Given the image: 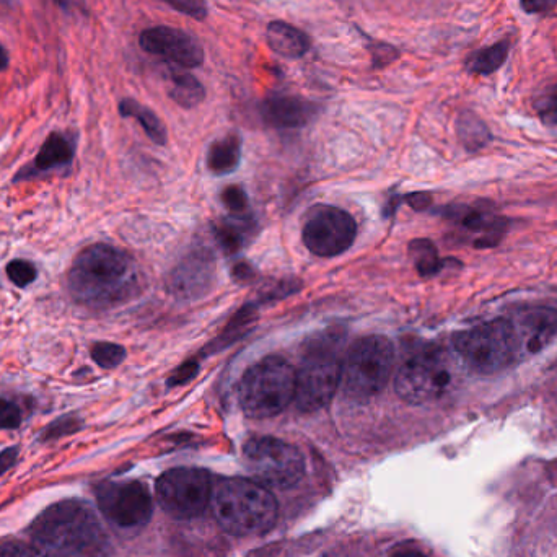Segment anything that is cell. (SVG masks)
I'll use <instances>...</instances> for the list:
<instances>
[{
    "mask_svg": "<svg viewBox=\"0 0 557 557\" xmlns=\"http://www.w3.org/2000/svg\"><path fill=\"white\" fill-rule=\"evenodd\" d=\"M512 49V40L504 38L497 43L487 46V48L478 49L471 53L465 61V69L471 75H487L494 74L504 66L510 56Z\"/></svg>",
    "mask_w": 557,
    "mask_h": 557,
    "instance_id": "d6986e66",
    "label": "cell"
},
{
    "mask_svg": "<svg viewBox=\"0 0 557 557\" xmlns=\"http://www.w3.org/2000/svg\"><path fill=\"white\" fill-rule=\"evenodd\" d=\"M0 557H48L40 546L23 543V541H9L0 544Z\"/></svg>",
    "mask_w": 557,
    "mask_h": 557,
    "instance_id": "d6a6232c",
    "label": "cell"
},
{
    "mask_svg": "<svg viewBox=\"0 0 557 557\" xmlns=\"http://www.w3.org/2000/svg\"><path fill=\"white\" fill-rule=\"evenodd\" d=\"M457 132L461 144L471 152L483 149L484 145L491 142V131L483 119L473 111H463L457 119Z\"/></svg>",
    "mask_w": 557,
    "mask_h": 557,
    "instance_id": "d4e9b609",
    "label": "cell"
},
{
    "mask_svg": "<svg viewBox=\"0 0 557 557\" xmlns=\"http://www.w3.org/2000/svg\"><path fill=\"white\" fill-rule=\"evenodd\" d=\"M269 48L286 59H300L310 49V38L286 22H272L266 31Z\"/></svg>",
    "mask_w": 557,
    "mask_h": 557,
    "instance_id": "ac0fdd59",
    "label": "cell"
},
{
    "mask_svg": "<svg viewBox=\"0 0 557 557\" xmlns=\"http://www.w3.org/2000/svg\"><path fill=\"white\" fill-rule=\"evenodd\" d=\"M101 514L121 530H139L149 523L152 497L139 481L101 484L97 494Z\"/></svg>",
    "mask_w": 557,
    "mask_h": 557,
    "instance_id": "7c38bea8",
    "label": "cell"
},
{
    "mask_svg": "<svg viewBox=\"0 0 557 557\" xmlns=\"http://www.w3.org/2000/svg\"><path fill=\"white\" fill-rule=\"evenodd\" d=\"M452 383L450 360L437 349H426L404 360L396 373V393L408 404L437 400Z\"/></svg>",
    "mask_w": 557,
    "mask_h": 557,
    "instance_id": "9c48e42d",
    "label": "cell"
},
{
    "mask_svg": "<svg viewBox=\"0 0 557 557\" xmlns=\"http://www.w3.org/2000/svg\"><path fill=\"white\" fill-rule=\"evenodd\" d=\"M259 113L264 123L271 128L299 129L315 118L318 106L300 97L274 95L261 103Z\"/></svg>",
    "mask_w": 557,
    "mask_h": 557,
    "instance_id": "2e32d148",
    "label": "cell"
},
{
    "mask_svg": "<svg viewBox=\"0 0 557 557\" xmlns=\"http://www.w3.org/2000/svg\"><path fill=\"white\" fill-rule=\"evenodd\" d=\"M23 421L20 406L14 401L0 398V430L17 429Z\"/></svg>",
    "mask_w": 557,
    "mask_h": 557,
    "instance_id": "836d02e7",
    "label": "cell"
},
{
    "mask_svg": "<svg viewBox=\"0 0 557 557\" xmlns=\"http://www.w3.org/2000/svg\"><path fill=\"white\" fill-rule=\"evenodd\" d=\"M74 155V144L67 137L54 132L41 145L40 154L36 155V172H49L64 165H71Z\"/></svg>",
    "mask_w": 557,
    "mask_h": 557,
    "instance_id": "44dd1931",
    "label": "cell"
},
{
    "mask_svg": "<svg viewBox=\"0 0 557 557\" xmlns=\"http://www.w3.org/2000/svg\"><path fill=\"white\" fill-rule=\"evenodd\" d=\"M7 276H9L12 284L20 287V289H25V287L30 286V284L36 281L38 271H36L35 266H33L30 261H25V259H14V261L7 266Z\"/></svg>",
    "mask_w": 557,
    "mask_h": 557,
    "instance_id": "4dcf8cb0",
    "label": "cell"
},
{
    "mask_svg": "<svg viewBox=\"0 0 557 557\" xmlns=\"http://www.w3.org/2000/svg\"><path fill=\"white\" fill-rule=\"evenodd\" d=\"M119 115L123 118H134L139 121L145 134L150 137V141L155 142L157 145L167 144L168 134L165 129V124L160 121L154 111L141 105L139 101L132 100V98H124L119 103Z\"/></svg>",
    "mask_w": 557,
    "mask_h": 557,
    "instance_id": "603a6c76",
    "label": "cell"
},
{
    "mask_svg": "<svg viewBox=\"0 0 557 557\" xmlns=\"http://www.w3.org/2000/svg\"><path fill=\"white\" fill-rule=\"evenodd\" d=\"M92 359L101 369H116L126 359V349L119 344L97 343L92 347Z\"/></svg>",
    "mask_w": 557,
    "mask_h": 557,
    "instance_id": "83f0119b",
    "label": "cell"
},
{
    "mask_svg": "<svg viewBox=\"0 0 557 557\" xmlns=\"http://www.w3.org/2000/svg\"><path fill=\"white\" fill-rule=\"evenodd\" d=\"M395 362L393 344L383 336H365L347 352L343 362L344 393L356 403H367L385 388Z\"/></svg>",
    "mask_w": 557,
    "mask_h": 557,
    "instance_id": "8992f818",
    "label": "cell"
},
{
    "mask_svg": "<svg viewBox=\"0 0 557 557\" xmlns=\"http://www.w3.org/2000/svg\"><path fill=\"white\" fill-rule=\"evenodd\" d=\"M509 321L517 341L518 356L540 354L557 339L556 308H523Z\"/></svg>",
    "mask_w": 557,
    "mask_h": 557,
    "instance_id": "5bb4252c",
    "label": "cell"
},
{
    "mask_svg": "<svg viewBox=\"0 0 557 557\" xmlns=\"http://www.w3.org/2000/svg\"><path fill=\"white\" fill-rule=\"evenodd\" d=\"M82 427V419L77 414L71 413L61 416L56 421L51 422L48 427H44L41 432V440L43 442H51V440L62 439L67 435H72Z\"/></svg>",
    "mask_w": 557,
    "mask_h": 557,
    "instance_id": "f546056e",
    "label": "cell"
},
{
    "mask_svg": "<svg viewBox=\"0 0 557 557\" xmlns=\"http://www.w3.org/2000/svg\"><path fill=\"white\" fill-rule=\"evenodd\" d=\"M356 235V220L338 207L318 204L305 215L303 243L310 253L320 258L343 255L351 248Z\"/></svg>",
    "mask_w": 557,
    "mask_h": 557,
    "instance_id": "8fae6325",
    "label": "cell"
},
{
    "mask_svg": "<svg viewBox=\"0 0 557 557\" xmlns=\"http://www.w3.org/2000/svg\"><path fill=\"white\" fill-rule=\"evenodd\" d=\"M453 346L471 370L483 375L509 369L520 357L509 318L463 329L453 336Z\"/></svg>",
    "mask_w": 557,
    "mask_h": 557,
    "instance_id": "52a82bcc",
    "label": "cell"
},
{
    "mask_svg": "<svg viewBox=\"0 0 557 557\" xmlns=\"http://www.w3.org/2000/svg\"><path fill=\"white\" fill-rule=\"evenodd\" d=\"M246 468L256 483L290 489L302 481L305 460L299 448L276 437H253L243 447Z\"/></svg>",
    "mask_w": 557,
    "mask_h": 557,
    "instance_id": "ba28073f",
    "label": "cell"
},
{
    "mask_svg": "<svg viewBox=\"0 0 557 557\" xmlns=\"http://www.w3.org/2000/svg\"><path fill=\"white\" fill-rule=\"evenodd\" d=\"M533 108L544 124L557 126V82L549 85L535 98Z\"/></svg>",
    "mask_w": 557,
    "mask_h": 557,
    "instance_id": "f1b7e54d",
    "label": "cell"
},
{
    "mask_svg": "<svg viewBox=\"0 0 557 557\" xmlns=\"http://www.w3.org/2000/svg\"><path fill=\"white\" fill-rule=\"evenodd\" d=\"M145 53L154 54L181 69H193L204 62V51L196 38L170 27L147 28L139 36Z\"/></svg>",
    "mask_w": 557,
    "mask_h": 557,
    "instance_id": "4fadbf2b",
    "label": "cell"
},
{
    "mask_svg": "<svg viewBox=\"0 0 557 557\" xmlns=\"http://www.w3.org/2000/svg\"><path fill=\"white\" fill-rule=\"evenodd\" d=\"M199 372V364L196 360H189L185 364L178 367V369L173 372L172 377L168 378V386H180L186 385V383L191 382Z\"/></svg>",
    "mask_w": 557,
    "mask_h": 557,
    "instance_id": "8d00e7d4",
    "label": "cell"
},
{
    "mask_svg": "<svg viewBox=\"0 0 557 557\" xmlns=\"http://www.w3.org/2000/svg\"><path fill=\"white\" fill-rule=\"evenodd\" d=\"M390 557H426L424 554L419 553L416 549H401V551H396V553L391 554Z\"/></svg>",
    "mask_w": 557,
    "mask_h": 557,
    "instance_id": "b9f144b4",
    "label": "cell"
},
{
    "mask_svg": "<svg viewBox=\"0 0 557 557\" xmlns=\"http://www.w3.org/2000/svg\"><path fill=\"white\" fill-rule=\"evenodd\" d=\"M341 338L336 333L316 336L295 370V404L302 413H315L333 400L341 378Z\"/></svg>",
    "mask_w": 557,
    "mask_h": 557,
    "instance_id": "277c9868",
    "label": "cell"
},
{
    "mask_svg": "<svg viewBox=\"0 0 557 557\" xmlns=\"http://www.w3.org/2000/svg\"><path fill=\"white\" fill-rule=\"evenodd\" d=\"M163 2H167L170 7L181 14L196 18V20H204L207 17L206 0H163Z\"/></svg>",
    "mask_w": 557,
    "mask_h": 557,
    "instance_id": "d590c367",
    "label": "cell"
},
{
    "mask_svg": "<svg viewBox=\"0 0 557 557\" xmlns=\"http://www.w3.org/2000/svg\"><path fill=\"white\" fill-rule=\"evenodd\" d=\"M242 158V139L237 134H229L215 141L207 152V168L214 175H229L235 172Z\"/></svg>",
    "mask_w": 557,
    "mask_h": 557,
    "instance_id": "ffe728a7",
    "label": "cell"
},
{
    "mask_svg": "<svg viewBox=\"0 0 557 557\" xmlns=\"http://www.w3.org/2000/svg\"><path fill=\"white\" fill-rule=\"evenodd\" d=\"M67 286L75 302L93 310H105L139 294L141 272L128 253L97 243L80 251L74 259Z\"/></svg>",
    "mask_w": 557,
    "mask_h": 557,
    "instance_id": "6da1fadb",
    "label": "cell"
},
{
    "mask_svg": "<svg viewBox=\"0 0 557 557\" xmlns=\"http://www.w3.org/2000/svg\"><path fill=\"white\" fill-rule=\"evenodd\" d=\"M370 54H372L373 69H382V67L390 66L391 62H395L400 58V51L391 46V44L380 43V41H370Z\"/></svg>",
    "mask_w": 557,
    "mask_h": 557,
    "instance_id": "1f68e13d",
    "label": "cell"
},
{
    "mask_svg": "<svg viewBox=\"0 0 557 557\" xmlns=\"http://www.w3.org/2000/svg\"><path fill=\"white\" fill-rule=\"evenodd\" d=\"M409 255L413 258L416 269L422 277H432L439 274L443 268V261L439 258L434 243L426 238H417L409 245Z\"/></svg>",
    "mask_w": 557,
    "mask_h": 557,
    "instance_id": "4316f807",
    "label": "cell"
},
{
    "mask_svg": "<svg viewBox=\"0 0 557 557\" xmlns=\"http://www.w3.org/2000/svg\"><path fill=\"white\" fill-rule=\"evenodd\" d=\"M36 546L64 557H100L108 548L105 528L90 505L62 500L41 512L31 523Z\"/></svg>",
    "mask_w": 557,
    "mask_h": 557,
    "instance_id": "7a4b0ae2",
    "label": "cell"
},
{
    "mask_svg": "<svg viewBox=\"0 0 557 557\" xmlns=\"http://www.w3.org/2000/svg\"><path fill=\"white\" fill-rule=\"evenodd\" d=\"M9 62V53H7V49L0 43V72L5 71V69L9 67Z\"/></svg>",
    "mask_w": 557,
    "mask_h": 557,
    "instance_id": "7bdbcfd3",
    "label": "cell"
},
{
    "mask_svg": "<svg viewBox=\"0 0 557 557\" xmlns=\"http://www.w3.org/2000/svg\"><path fill=\"white\" fill-rule=\"evenodd\" d=\"M211 499V476L204 470L175 468L157 481L158 504L176 520L199 517Z\"/></svg>",
    "mask_w": 557,
    "mask_h": 557,
    "instance_id": "30bf717a",
    "label": "cell"
},
{
    "mask_svg": "<svg viewBox=\"0 0 557 557\" xmlns=\"http://www.w3.org/2000/svg\"><path fill=\"white\" fill-rule=\"evenodd\" d=\"M168 95L175 103L189 110L204 100L206 90L194 75L172 67L168 71Z\"/></svg>",
    "mask_w": 557,
    "mask_h": 557,
    "instance_id": "7402d4cb",
    "label": "cell"
},
{
    "mask_svg": "<svg viewBox=\"0 0 557 557\" xmlns=\"http://www.w3.org/2000/svg\"><path fill=\"white\" fill-rule=\"evenodd\" d=\"M520 7L528 15H548L557 7V0H520Z\"/></svg>",
    "mask_w": 557,
    "mask_h": 557,
    "instance_id": "74e56055",
    "label": "cell"
},
{
    "mask_svg": "<svg viewBox=\"0 0 557 557\" xmlns=\"http://www.w3.org/2000/svg\"><path fill=\"white\" fill-rule=\"evenodd\" d=\"M212 504L220 527L232 535H261L276 523V499L268 487L250 479L220 481L212 492Z\"/></svg>",
    "mask_w": 557,
    "mask_h": 557,
    "instance_id": "3957f363",
    "label": "cell"
},
{
    "mask_svg": "<svg viewBox=\"0 0 557 557\" xmlns=\"http://www.w3.org/2000/svg\"><path fill=\"white\" fill-rule=\"evenodd\" d=\"M256 321V305L248 303L237 315L230 320L229 326L224 333L212 343V351H220L224 347L232 346L235 341L242 339L245 334L250 333L251 326Z\"/></svg>",
    "mask_w": 557,
    "mask_h": 557,
    "instance_id": "484cf974",
    "label": "cell"
},
{
    "mask_svg": "<svg viewBox=\"0 0 557 557\" xmlns=\"http://www.w3.org/2000/svg\"><path fill=\"white\" fill-rule=\"evenodd\" d=\"M406 199H408L409 206L414 207L416 211L427 209V207H429L430 201H432L429 194L426 193L411 194V196H408V198Z\"/></svg>",
    "mask_w": 557,
    "mask_h": 557,
    "instance_id": "60d3db41",
    "label": "cell"
},
{
    "mask_svg": "<svg viewBox=\"0 0 557 557\" xmlns=\"http://www.w3.org/2000/svg\"><path fill=\"white\" fill-rule=\"evenodd\" d=\"M251 227L253 222L246 219L245 215H235V219H225L215 225V238L227 255H235L245 246Z\"/></svg>",
    "mask_w": 557,
    "mask_h": 557,
    "instance_id": "cb8c5ba5",
    "label": "cell"
},
{
    "mask_svg": "<svg viewBox=\"0 0 557 557\" xmlns=\"http://www.w3.org/2000/svg\"><path fill=\"white\" fill-rule=\"evenodd\" d=\"M222 202L233 215H245L246 209H248V198L240 186L225 188L222 193Z\"/></svg>",
    "mask_w": 557,
    "mask_h": 557,
    "instance_id": "e575fe53",
    "label": "cell"
},
{
    "mask_svg": "<svg viewBox=\"0 0 557 557\" xmlns=\"http://www.w3.org/2000/svg\"><path fill=\"white\" fill-rule=\"evenodd\" d=\"M447 217L455 220L466 230L479 233L476 248H491L502 240L507 232V220L491 212L484 211L481 207L455 206L447 211Z\"/></svg>",
    "mask_w": 557,
    "mask_h": 557,
    "instance_id": "e0dca14e",
    "label": "cell"
},
{
    "mask_svg": "<svg viewBox=\"0 0 557 557\" xmlns=\"http://www.w3.org/2000/svg\"><path fill=\"white\" fill-rule=\"evenodd\" d=\"M232 276L235 281L240 282V284H246V282L253 281V277H255V269L251 264L242 263L235 264V268H233Z\"/></svg>",
    "mask_w": 557,
    "mask_h": 557,
    "instance_id": "f35d334b",
    "label": "cell"
},
{
    "mask_svg": "<svg viewBox=\"0 0 557 557\" xmlns=\"http://www.w3.org/2000/svg\"><path fill=\"white\" fill-rule=\"evenodd\" d=\"M238 395L243 413L251 419L277 416L294 401V367L284 357H264L246 370Z\"/></svg>",
    "mask_w": 557,
    "mask_h": 557,
    "instance_id": "5b68a950",
    "label": "cell"
},
{
    "mask_svg": "<svg viewBox=\"0 0 557 557\" xmlns=\"http://www.w3.org/2000/svg\"><path fill=\"white\" fill-rule=\"evenodd\" d=\"M215 261L207 251H194L173 269L168 289L181 300L199 299L214 282Z\"/></svg>",
    "mask_w": 557,
    "mask_h": 557,
    "instance_id": "9a60e30c",
    "label": "cell"
},
{
    "mask_svg": "<svg viewBox=\"0 0 557 557\" xmlns=\"http://www.w3.org/2000/svg\"><path fill=\"white\" fill-rule=\"evenodd\" d=\"M18 458V448L10 447L4 452H0V476L7 473V471L15 465V461Z\"/></svg>",
    "mask_w": 557,
    "mask_h": 557,
    "instance_id": "ab89813d",
    "label": "cell"
}]
</instances>
